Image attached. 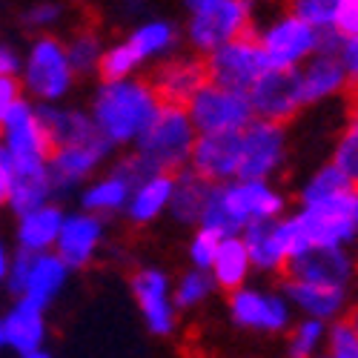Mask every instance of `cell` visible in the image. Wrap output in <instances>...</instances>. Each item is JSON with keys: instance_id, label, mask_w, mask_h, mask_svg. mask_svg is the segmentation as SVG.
I'll return each mask as SVG.
<instances>
[{"instance_id": "obj_1", "label": "cell", "mask_w": 358, "mask_h": 358, "mask_svg": "<svg viewBox=\"0 0 358 358\" xmlns=\"http://www.w3.org/2000/svg\"><path fill=\"white\" fill-rule=\"evenodd\" d=\"M161 95L149 78H121V80H101L89 101V115L95 129L115 146L132 149L143 129L152 124L155 112L161 109Z\"/></svg>"}, {"instance_id": "obj_2", "label": "cell", "mask_w": 358, "mask_h": 358, "mask_svg": "<svg viewBox=\"0 0 358 358\" xmlns=\"http://www.w3.org/2000/svg\"><path fill=\"white\" fill-rule=\"evenodd\" d=\"M287 213V195L270 178H232L224 184H213L201 210L198 227L210 229L218 238L241 235L252 221L281 218Z\"/></svg>"}, {"instance_id": "obj_3", "label": "cell", "mask_w": 358, "mask_h": 358, "mask_svg": "<svg viewBox=\"0 0 358 358\" xmlns=\"http://www.w3.org/2000/svg\"><path fill=\"white\" fill-rule=\"evenodd\" d=\"M352 192L318 203H298L295 213L281 215L289 258L307 247H355L358 224L352 218Z\"/></svg>"}, {"instance_id": "obj_4", "label": "cell", "mask_w": 358, "mask_h": 358, "mask_svg": "<svg viewBox=\"0 0 358 358\" xmlns=\"http://www.w3.org/2000/svg\"><path fill=\"white\" fill-rule=\"evenodd\" d=\"M23 95L35 103H64L78 86V72L69 61L66 41L52 32L35 35V41L23 52L20 66Z\"/></svg>"}, {"instance_id": "obj_5", "label": "cell", "mask_w": 358, "mask_h": 358, "mask_svg": "<svg viewBox=\"0 0 358 358\" xmlns=\"http://www.w3.org/2000/svg\"><path fill=\"white\" fill-rule=\"evenodd\" d=\"M198 129L184 103H161L152 124L135 141L132 152L146 169L178 172L189 164Z\"/></svg>"}, {"instance_id": "obj_6", "label": "cell", "mask_w": 358, "mask_h": 358, "mask_svg": "<svg viewBox=\"0 0 358 358\" xmlns=\"http://www.w3.org/2000/svg\"><path fill=\"white\" fill-rule=\"evenodd\" d=\"M227 315L238 330L258 336H284L295 321V310L281 284L264 287L252 281L227 292Z\"/></svg>"}, {"instance_id": "obj_7", "label": "cell", "mask_w": 358, "mask_h": 358, "mask_svg": "<svg viewBox=\"0 0 358 358\" xmlns=\"http://www.w3.org/2000/svg\"><path fill=\"white\" fill-rule=\"evenodd\" d=\"M255 0H218V3L189 12L184 23V43L198 55H210L218 46L250 35L258 20Z\"/></svg>"}, {"instance_id": "obj_8", "label": "cell", "mask_w": 358, "mask_h": 358, "mask_svg": "<svg viewBox=\"0 0 358 358\" xmlns=\"http://www.w3.org/2000/svg\"><path fill=\"white\" fill-rule=\"evenodd\" d=\"M69 275H72L69 264L55 250L29 252L17 247L3 287L12 298H26V301H35L49 310L55 304V298L66 289Z\"/></svg>"}, {"instance_id": "obj_9", "label": "cell", "mask_w": 358, "mask_h": 358, "mask_svg": "<svg viewBox=\"0 0 358 358\" xmlns=\"http://www.w3.org/2000/svg\"><path fill=\"white\" fill-rule=\"evenodd\" d=\"M255 38L266 52L273 69H298L315 52H321V29L310 26L287 6L266 20H255Z\"/></svg>"}, {"instance_id": "obj_10", "label": "cell", "mask_w": 358, "mask_h": 358, "mask_svg": "<svg viewBox=\"0 0 358 358\" xmlns=\"http://www.w3.org/2000/svg\"><path fill=\"white\" fill-rule=\"evenodd\" d=\"M0 149L12 169L29 164H46L52 152V138L43 124L41 106L29 98H20L9 115L0 121Z\"/></svg>"}, {"instance_id": "obj_11", "label": "cell", "mask_w": 358, "mask_h": 358, "mask_svg": "<svg viewBox=\"0 0 358 358\" xmlns=\"http://www.w3.org/2000/svg\"><path fill=\"white\" fill-rule=\"evenodd\" d=\"M198 132H241L252 117V103L244 89L206 80L184 103Z\"/></svg>"}, {"instance_id": "obj_12", "label": "cell", "mask_w": 358, "mask_h": 358, "mask_svg": "<svg viewBox=\"0 0 358 358\" xmlns=\"http://www.w3.org/2000/svg\"><path fill=\"white\" fill-rule=\"evenodd\" d=\"M112 155H115V146L101 132L92 135V138H83V141L52 146L49 175H52V184L57 189V198L69 195V192H78L89 178L103 169V164Z\"/></svg>"}, {"instance_id": "obj_13", "label": "cell", "mask_w": 358, "mask_h": 358, "mask_svg": "<svg viewBox=\"0 0 358 358\" xmlns=\"http://www.w3.org/2000/svg\"><path fill=\"white\" fill-rule=\"evenodd\" d=\"M287 158H289L287 124L252 117L241 129V166H238V178H270V181H275Z\"/></svg>"}, {"instance_id": "obj_14", "label": "cell", "mask_w": 358, "mask_h": 358, "mask_svg": "<svg viewBox=\"0 0 358 358\" xmlns=\"http://www.w3.org/2000/svg\"><path fill=\"white\" fill-rule=\"evenodd\" d=\"M129 289L146 333L155 338H169L178 330L181 310H178L172 298V278L166 275V270H161V266H141L129 278Z\"/></svg>"}, {"instance_id": "obj_15", "label": "cell", "mask_w": 358, "mask_h": 358, "mask_svg": "<svg viewBox=\"0 0 358 358\" xmlns=\"http://www.w3.org/2000/svg\"><path fill=\"white\" fill-rule=\"evenodd\" d=\"M203 61H206V75H210V80L232 86V89H244V92L270 69L266 52L258 43L255 32L218 46L215 52L203 55Z\"/></svg>"}, {"instance_id": "obj_16", "label": "cell", "mask_w": 358, "mask_h": 358, "mask_svg": "<svg viewBox=\"0 0 358 358\" xmlns=\"http://www.w3.org/2000/svg\"><path fill=\"white\" fill-rule=\"evenodd\" d=\"M49 324L46 307L15 298L12 307L0 315V352L17 358H49Z\"/></svg>"}, {"instance_id": "obj_17", "label": "cell", "mask_w": 358, "mask_h": 358, "mask_svg": "<svg viewBox=\"0 0 358 358\" xmlns=\"http://www.w3.org/2000/svg\"><path fill=\"white\" fill-rule=\"evenodd\" d=\"M146 172V166L132 155L121 158L112 169L106 172H98L92 175L89 181L78 189V203L80 210H89L95 215H124L127 210V201H129V192H132V184Z\"/></svg>"}, {"instance_id": "obj_18", "label": "cell", "mask_w": 358, "mask_h": 358, "mask_svg": "<svg viewBox=\"0 0 358 358\" xmlns=\"http://www.w3.org/2000/svg\"><path fill=\"white\" fill-rule=\"evenodd\" d=\"M247 95L255 117H266V121H278V124H289L307 106L301 95V83H298V69L270 66L247 89Z\"/></svg>"}, {"instance_id": "obj_19", "label": "cell", "mask_w": 358, "mask_h": 358, "mask_svg": "<svg viewBox=\"0 0 358 358\" xmlns=\"http://www.w3.org/2000/svg\"><path fill=\"white\" fill-rule=\"evenodd\" d=\"M281 278H301L315 284H338L355 287L358 281V261L350 247H307L287 261Z\"/></svg>"}, {"instance_id": "obj_20", "label": "cell", "mask_w": 358, "mask_h": 358, "mask_svg": "<svg viewBox=\"0 0 358 358\" xmlns=\"http://www.w3.org/2000/svg\"><path fill=\"white\" fill-rule=\"evenodd\" d=\"M103 244H106V218L89 210H75V213H66L64 218L55 252L69 264L72 273H78V270H86L101 255Z\"/></svg>"}, {"instance_id": "obj_21", "label": "cell", "mask_w": 358, "mask_h": 358, "mask_svg": "<svg viewBox=\"0 0 358 358\" xmlns=\"http://www.w3.org/2000/svg\"><path fill=\"white\" fill-rule=\"evenodd\" d=\"M149 80H152L155 92L161 95L164 103H187L198 89L210 80V75H206L203 55H198L192 49H187V52L178 49L155 64Z\"/></svg>"}, {"instance_id": "obj_22", "label": "cell", "mask_w": 358, "mask_h": 358, "mask_svg": "<svg viewBox=\"0 0 358 358\" xmlns=\"http://www.w3.org/2000/svg\"><path fill=\"white\" fill-rule=\"evenodd\" d=\"M210 184H224L238 178L241 166V132H198L187 164Z\"/></svg>"}, {"instance_id": "obj_23", "label": "cell", "mask_w": 358, "mask_h": 358, "mask_svg": "<svg viewBox=\"0 0 358 358\" xmlns=\"http://www.w3.org/2000/svg\"><path fill=\"white\" fill-rule=\"evenodd\" d=\"M281 289L289 298L295 315H310L321 321L344 318L352 307L355 287H338V284H315L301 278H281Z\"/></svg>"}, {"instance_id": "obj_24", "label": "cell", "mask_w": 358, "mask_h": 358, "mask_svg": "<svg viewBox=\"0 0 358 358\" xmlns=\"http://www.w3.org/2000/svg\"><path fill=\"white\" fill-rule=\"evenodd\" d=\"M175 192V172L164 169H146L132 184L129 201H127V221L132 227H149L169 215V203Z\"/></svg>"}, {"instance_id": "obj_25", "label": "cell", "mask_w": 358, "mask_h": 358, "mask_svg": "<svg viewBox=\"0 0 358 358\" xmlns=\"http://www.w3.org/2000/svg\"><path fill=\"white\" fill-rule=\"evenodd\" d=\"M298 83H301V95L307 106L341 98L352 86L336 52H315L310 61H304L298 66Z\"/></svg>"}, {"instance_id": "obj_26", "label": "cell", "mask_w": 358, "mask_h": 358, "mask_svg": "<svg viewBox=\"0 0 358 358\" xmlns=\"http://www.w3.org/2000/svg\"><path fill=\"white\" fill-rule=\"evenodd\" d=\"M241 238L247 244L255 275H284L289 261V247L281 229V218L252 221L241 229Z\"/></svg>"}, {"instance_id": "obj_27", "label": "cell", "mask_w": 358, "mask_h": 358, "mask_svg": "<svg viewBox=\"0 0 358 358\" xmlns=\"http://www.w3.org/2000/svg\"><path fill=\"white\" fill-rule=\"evenodd\" d=\"M15 241L20 250L29 252H49L57 244V235H61L66 210L61 206V201H49L41 206H32L20 215H15Z\"/></svg>"}, {"instance_id": "obj_28", "label": "cell", "mask_w": 358, "mask_h": 358, "mask_svg": "<svg viewBox=\"0 0 358 358\" xmlns=\"http://www.w3.org/2000/svg\"><path fill=\"white\" fill-rule=\"evenodd\" d=\"M127 41L138 52L143 66H149V64H158L164 57H169L172 52H178V46L184 41V32L169 17H143L129 29Z\"/></svg>"}, {"instance_id": "obj_29", "label": "cell", "mask_w": 358, "mask_h": 358, "mask_svg": "<svg viewBox=\"0 0 358 358\" xmlns=\"http://www.w3.org/2000/svg\"><path fill=\"white\" fill-rule=\"evenodd\" d=\"M49 201H57V189L49 175V161L12 169V187L3 201V206H9L12 215H20L26 210H32V206H41Z\"/></svg>"}, {"instance_id": "obj_30", "label": "cell", "mask_w": 358, "mask_h": 358, "mask_svg": "<svg viewBox=\"0 0 358 358\" xmlns=\"http://www.w3.org/2000/svg\"><path fill=\"white\" fill-rule=\"evenodd\" d=\"M210 273L221 292H232L238 287H244L247 281H252L255 270H252V261H250V252H247V244L241 235L221 238Z\"/></svg>"}, {"instance_id": "obj_31", "label": "cell", "mask_w": 358, "mask_h": 358, "mask_svg": "<svg viewBox=\"0 0 358 358\" xmlns=\"http://www.w3.org/2000/svg\"><path fill=\"white\" fill-rule=\"evenodd\" d=\"M38 106H41V115H43V124L49 129L52 146H61V143H72V141H83V138L98 135L89 109L69 106L66 101L64 103H38Z\"/></svg>"}, {"instance_id": "obj_32", "label": "cell", "mask_w": 358, "mask_h": 358, "mask_svg": "<svg viewBox=\"0 0 358 358\" xmlns=\"http://www.w3.org/2000/svg\"><path fill=\"white\" fill-rule=\"evenodd\" d=\"M210 181L201 178L198 172H192L189 166L175 172V192H172V203H169V218L181 227H198L201 210L210 195Z\"/></svg>"}, {"instance_id": "obj_33", "label": "cell", "mask_w": 358, "mask_h": 358, "mask_svg": "<svg viewBox=\"0 0 358 358\" xmlns=\"http://www.w3.org/2000/svg\"><path fill=\"white\" fill-rule=\"evenodd\" d=\"M103 49H106V41L95 26H78L75 32L66 38V52H69V61H72L78 78L98 75Z\"/></svg>"}, {"instance_id": "obj_34", "label": "cell", "mask_w": 358, "mask_h": 358, "mask_svg": "<svg viewBox=\"0 0 358 358\" xmlns=\"http://www.w3.org/2000/svg\"><path fill=\"white\" fill-rule=\"evenodd\" d=\"M352 181L333 164L327 161L321 164L307 181L301 184V192H298V203H318V201H330V198H338V195H347L352 192Z\"/></svg>"}, {"instance_id": "obj_35", "label": "cell", "mask_w": 358, "mask_h": 358, "mask_svg": "<svg viewBox=\"0 0 358 358\" xmlns=\"http://www.w3.org/2000/svg\"><path fill=\"white\" fill-rule=\"evenodd\" d=\"M215 292H218V287L213 281V273L210 270H198V266H189L184 275H178L172 281V298H175V304H178L181 313L203 307Z\"/></svg>"}, {"instance_id": "obj_36", "label": "cell", "mask_w": 358, "mask_h": 358, "mask_svg": "<svg viewBox=\"0 0 358 358\" xmlns=\"http://www.w3.org/2000/svg\"><path fill=\"white\" fill-rule=\"evenodd\" d=\"M284 336H287V352L292 358L321 355L327 344V321L310 318V315H295V321L289 324V330Z\"/></svg>"}, {"instance_id": "obj_37", "label": "cell", "mask_w": 358, "mask_h": 358, "mask_svg": "<svg viewBox=\"0 0 358 358\" xmlns=\"http://www.w3.org/2000/svg\"><path fill=\"white\" fill-rule=\"evenodd\" d=\"M146 66L138 57V52L132 49V43L124 38V41H115V43H106L103 49V57H101V80H121V78H135L141 75Z\"/></svg>"}, {"instance_id": "obj_38", "label": "cell", "mask_w": 358, "mask_h": 358, "mask_svg": "<svg viewBox=\"0 0 358 358\" xmlns=\"http://www.w3.org/2000/svg\"><path fill=\"white\" fill-rule=\"evenodd\" d=\"M330 161L350 178L352 187H358V106L350 112L347 124H344V129H341V135L333 146Z\"/></svg>"}, {"instance_id": "obj_39", "label": "cell", "mask_w": 358, "mask_h": 358, "mask_svg": "<svg viewBox=\"0 0 358 358\" xmlns=\"http://www.w3.org/2000/svg\"><path fill=\"white\" fill-rule=\"evenodd\" d=\"M324 352L333 355V358H358V330L352 327V321L347 315L327 324Z\"/></svg>"}, {"instance_id": "obj_40", "label": "cell", "mask_w": 358, "mask_h": 358, "mask_svg": "<svg viewBox=\"0 0 358 358\" xmlns=\"http://www.w3.org/2000/svg\"><path fill=\"white\" fill-rule=\"evenodd\" d=\"M341 0H284V6L315 29H333Z\"/></svg>"}, {"instance_id": "obj_41", "label": "cell", "mask_w": 358, "mask_h": 358, "mask_svg": "<svg viewBox=\"0 0 358 358\" xmlns=\"http://www.w3.org/2000/svg\"><path fill=\"white\" fill-rule=\"evenodd\" d=\"M64 3H57V0H38V3H32L26 12H23V26L29 29V32H52L55 26L64 23Z\"/></svg>"}, {"instance_id": "obj_42", "label": "cell", "mask_w": 358, "mask_h": 358, "mask_svg": "<svg viewBox=\"0 0 358 358\" xmlns=\"http://www.w3.org/2000/svg\"><path fill=\"white\" fill-rule=\"evenodd\" d=\"M218 241H221V238L215 232L195 227L192 238L187 241V261H189V266H198V270H210L213 258H215V250H218Z\"/></svg>"}, {"instance_id": "obj_43", "label": "cell", "mask_w": 358, "mask_h": 358, "mask_svg": "<svg viewBox=\"0 0 358 358\" xmlns=\"http://www.w3.org/2000/svg\"><path fill=\"white\" fill-rule=\"evenodd\" d=\"M333 29L341 38H355L358 35V0H341Z\"/></svg>"}, {"instance_id": "obj_44", "label": "cell", "mask_w": 358, "mask_h": 358, "mask_svg": "<svg viewBox=\"0 0 358 358\" xmlns=\"http://www.w3.org/2000/svg\"><path fill=\"white\" fill-rule=\"evenodd\" d=\"M26 98L23 95V86H20V78L17 75H0V121L9 115V109Z\"/></svg>"}, {"instance_id": "obj_45", "label": "cell", "mask_w": 358, "mask_h": 358, "mask_svg": "<svg viewBox=\"0 0 358 358\" xmlns=\"http://www.w3.org/2000/svg\"><path fill=\"white\" fill-rule=\"evenodd\" d=\"M336 55H338V61L344 64V69L350 75V83L358 86V35L355 38H341Z\"/></svg>"}, {"instance_id": "obj_46", "label": "cell", "mask_w": 358, "mask_h": 358, "mask_svg": "<svg viewBox=\"0 0 358 358\" xmlns=\"http://www.w3.org/2000/svg\"><path fill=\"white\" fill-rule=\"evenodd\" d=\"M23 55L12 43H0V75H20Z\"/></svg>"}, {"instance_id": "obj_47", "label": "cell", "mask_w": 358, "mask_h": 358, "mask_svg": "<svg viewBox=\"0 0 358 358\" xmlns=\"http://www.w3.org/2000/svg\"><path fill=\"white\" fill-rule=\"evenodd\" d=\"M9 187H12V166H9L6 155H3V149H0V203L6 201Z\"/></svg>"}, {"instance_id": "obj_48", "label": "cell", "mask_w": 358, "mask_h": 358, "mask_svg": "<svg viewBox=\"0 0 358 358\" xmlns=\"http://www.w3.org/2000/svg\"><path fill=\"white\" fill-rule=\"evenodd\" d=\"M12 250H9V244L0 238V287L6 284V275H9V266H12Z\"/></svg>"}, {"instance_id": "obj_49", "label": "cell", "mask_w": 358, "mask_h": 358, "mask_svg": "<svg viewBox=\"0 0 358 358\" xmlns=\"http://www.w3.org/2000/svg\"><path fill=\"white\" fill-rule=\"evenodd\" d=\"M181 3H184L187 12H198V9H206V6L218 3V0H181Z\"/></svg>"}, {"instance_id": "obj_50", "label": "cell", "mask_w": 358, "mask_h": 358, "mask_svg": "<svg viewBox=\"0 0 358 358\" xmlns=\"http://www.w3.org/2000/svg\"><path fill=\"white\" fill-rule=\"evenodd\" d=\"M347 318L352 321V327L358 330V301H352V307H350V313H347Z\"/></svg>"}, {"instance_id": "obj_51", "label": "cell", "mask_w": 358, "mask_h": 358, "mask_svg": "<svg viewBox=\"0 0 358 358\" xmlns=\"http://www.w3.org/2000/svg\"><path fill=\"white\" fill-rule=\"evenodd\" d=\"M352 218H355V224H358V187H355V192H352Z\"/></svg>"}, {"instance_id": "obj_52", "label": "cell", "mask_w": 358, "mask_h": 358, "mask_svg": "<svg viewBox=\"0 0 358 358\" xmlns=\"http://www.w3.org/2000/svg\"><path fill=\"white\" fill-rule=\"evenodd\" d=\"M255 3H270V0H255Z\"/></svg>"}, {"instance_id": "obj_53", "label": "cell", "mask_w": 358, "mask_h": 358, "mask_svg": "<svg viewBox=\"0 0 358 358\" xmlns=\"http://www.w3.org/2000/svg\"><path fill=\"white\" fill-rule=\"evenodd\" d=\"M355 289H358V281H355Z\"/></svg>"}]
</instances>
